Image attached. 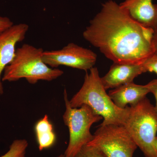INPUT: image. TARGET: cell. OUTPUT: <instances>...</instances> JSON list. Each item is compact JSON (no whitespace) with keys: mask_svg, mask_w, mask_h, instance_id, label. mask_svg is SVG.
Masks as SVG:
<instances>
[{"mask_svg":"<svg viewBox=\"0 0 157 157\" xmlns=\"http://www.w3.org/2000/svg\"><path fill=\"white\" fill-rule=\"evenodd\" d=\"M86 73L80 89L69 100L70 106L78 108L82 105L89 106L94 112L104 119L100 125H124L128 113V106L119 108L106 92L98 68L93 67Z\"/></svg>","mask_w":157,"mask_h":157,"instance_id":"cell-2","label":"cell"},{"mask_svg":"<svg viewBox=\"0 0 157 157\" xmlns=\"http://www.w3.org/2000/svg\"><path fill=\"white\" fill-rule=\"evenodd\" d=\"M13 25L14 24L9 17L0 16V35Z\"/></svg>","mask_w":157,"mask_h":157,"instance_id":"cell-16","label":"cell"},{"mask_svg":"<svg viewBox=\"0 0 157 157\" xmlns=\"http://www.w3.org/2000/svg\"><path fill=\"white\" fill-rule=\"evenodd\" d=\"M120 6L132 18L147 27H157V5L152 0H125Z\"/></svg>","mask_w":157,"mask_h":157,"instance_id":"cell-10","label":"cell"},{"mask_svg":"<svg viewBox=\"0 0 157 157\" xmlns=\"http://www.w3.org/2000/svg\"><path fill=\"white\" fill-rule=\"evenodd\" d=\"M144 73L142 64L113 63L108 73L101 78L104 88L115 89L133 82L134 78Z\"/></svg>","mask_w":157,"mask_h":157,"instance_id":"cell-9","label":"cell"},{"mask_svg":"<svg viewBox=\"0 0 157 157\" xmlns=\"http://www.w3.org/2000/svg\"><path fill=\"white\" fill-rule=\"evenodd\" d=\"M150 91V93H152L156 100V105L155 107V110L157 114V78L153 79L146 85Z\"/></svg>","mask_w":157,"mask_h":157,"instance_id":"cell-17","label":"cell"},{"mask_svg":"<svg viewBox=\"0 0 157 157\" xmlns=\"http://www.w3.org/2000/svg\"><path fill=\"white\" fill-rule=\"evenodd\" d=\"M56 157H66V156H65L64 154H61L59 155Z\"/></svg>","mask_w":157,"mask_h":157,"instance_id":"cell-20","label":"cell"},{"mask_svg":"<svg viewBox=\"0 0 157 157\" xmlns=\"http://www.w3.org/2000/svg\"><path fill=\"white\" fill-rule=\"evenodd\" d=\"M149 93L146 85H139L132 82L113 89L108 95L117 107L124 109L128 104L131 106L136 105Z\"/></svg>","mask_w":157,"mask_h":157,"instance_id":"cell-11","label":"cell"},{"mask_svg":"<svg viewBox=\"0 0 157 157\" xmlns=\"http://www.w3.org/2000/svg\"><path fill=\"white\" fill-rule=\"evenodd\" d=\"M154 147L155 150L156 151L157 153V137H155V138L154 140Z\"/></svg>","mask_w":157,"mask_h":157,"instance_id":"cell-19","label":"cell"},{"mask_svg":"<svg viewBox=\"0 0 157 157\" xmlns=\"http://www.w3.org/2000/svg\"><path fill=\"white\" fill-rule=\"evenodd\" d=\"M35 131L40 151L51 147L55 143L56 135L47 114L37 122Z\"/></svg>","mask_w":157,"mask_h":157,"instance_id":"cell-12","label":"cell"},{"mask_svg":"<svg viewBox=\"0 0 157 157\" xmlns=\"http://www.w3.org/2000/svg\"><path fill=\"white\" fill-rule=\"evenodd\" d=\"M88 145L95 147L107 157H133L137 144L124 125H100Z\"/></svg>","mask_w":157,"mask_h":157,"instance_id":"cell-6","label":"cell"},{"mask_svg":"<svg viewBox=\"0 0 157 157\" xmlns=\"http://www.w3.org/2000/svg\"><path fill=\"white\" fill-rule=\"evenodd\" d=\"M152 43L153 45L154 50V54L157 55V27L154 29Z\"/></svg>","mask_w":157,"mask_h":157,"instance_id":"cell-18","label":"cell"},{"mask_svg":"<svg viewBox=\"0 0 157 157\" xmlns=\"http://www.w3.org/2000/svg\"><path fill=\"white\" fill-rule=\"evenodd\" d=\"M124 126L145 157H157L154 146L157 133V114L146 97L129 107Z\"/></svg>","mask_w":157,"mask_h":157,"instance_id":"cell-4","label":"cell"},{"mask_svg":"<svg viewBox=\"0 0 157 157\" xmlns=\"http://www.w3.org/2000/svg\"><path fill=\"white\" fill-rule=\"evenodd\" d=\"M144 71L146 72H154L157 75V55L153 54L142 63Z\"/></svg>","mask_w":157,"mask_h":157,"instance_id":"cell-15","label":"cell"},{"mask_svg":"<svg viewBox=\"0 0 157 157\" xmlns=\"http://www.w3.org/2000/svg\"><path fill=\"white\" fill-rule=\"evenodd\" d=\"M74 157H107L104 153L95 147L85 145Z\"/></svg>","mask_w":157,"mask_h":157,"instance_id":"cell-14","label":"cell"},{"mask_svg":"<svg viewBox=\"0 0 157 157\" xmlns=\"http://www.w3.org/2000/svg\"><path fill=\"white\" fill-rule=\"evenodd\" d=\"M42 59L48 67L64 66L87 71L94 67L97 55L92 51L70 43L61 49L43 52Z\"/></svg>","mask_w":157,"mask_h":157,"instance_id":"cell-7","label":"cell"},{"mask_svg":"<svg viewBox=\"0 0 157 157\" xmlns=\"http://www.w3.org/2000/svg\"><path fill=\"white\" fill-rule=\"evenodd\" d=\"M153 33L154 29L137 22L109 0L90 21L83 36L113 63L141 64L154 54Z\"/></svg>","mask_w":157,"mask_h":157,"instance_id":"cell-1","label":"cell"},{"mask_svg":"<svg viewBox=\"0 0 157 157\" xmlns=\"http://www.w3.org/2000/svg\"><path fill=\"white\" fill-rule=\"evenodd\" d=\"M29 29L26 24H14L0 35V96L2 95L4 92L2 74L14 59L16 45L24 40Z\"/></svg>","mask_w":157,"mask_h":157,"instance_id":"cell-8","label":"cell"},{"mask_svg":"<svg viewBox=\"0 0 157 157\" xmlns=\"http://www.w3.org/2000/svg\"><path fill=\"white\" fill-rule=\"evenodd\" d=\"M44 51L28 44L16 49L12 61L6 67L2 82H14L25 78L29 83L35 84L40 80L51 81L63 74V70L48 67L42 59Z\"/></svg>","mask_w":157,"mask_h":157,"instance_id":"cell-3","label":"cell"},{"mask_svg":"<svg viewBox=\"0 0 157 157\" xmlns=\"http://www.w3.org/2000/svg\"><path fill=\"white\" fill-rule=\"evenodd\" d=\"M64 100L66 109L63 121L69 131V144L64 154L66 157H74L82 147L92 140L94 135L90 132L92 125L103 118L88 105L71 107L66 90Z\"/></svg>","mask_w":157,"mask_h":157,"instance_id":"cell-5","label":"cell"},{"mask_svg":"<svg viewBox=\"0 0 157 157\" xmlns=\"http://www.w3.org/2000/svg\"><path fill=\"white\" fill-rule=\"evenodd\" d=\"M28 141L26 139L14 140L12 142L9 151L0 157H25Z\"/></svg>","mask_w":157,"mask_h":157,"instance_id":"cell-13","label":"cell"}]
</instances>
